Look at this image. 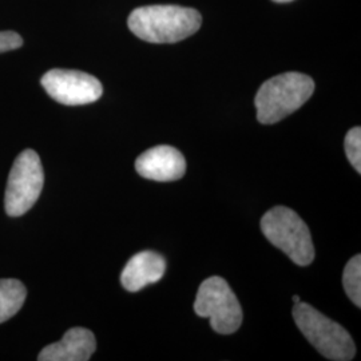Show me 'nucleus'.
Returning a JSON list of instances; mask_svg holds the SVG:
<instances>
[{
    "instance_id": "obj_9",
    "label": "nucleus",
    "mask_w": 361,
    "mask_h": 361,
    "mask_svg": "<svg viewBox=\"0 0 361 361\" xmlns=\"http://www.w3.org/2000/svg\"><path fill=\"white\" fill-rule=\"evenodd\" d=\"M97 349L94 334L86 328H71L61 341L47 345L39 353V361H87Z\"/></svg>"
},
{
    "instance_id": "obj_8",
    "label": "nucleus",
    "mask_w": 361,
    "mask_h": 361,
    "mask_svg": "<svg viewBox=\"0 0 361 361\" xmlns=\"http://www.w3.org/2000/svg\"><path fill=\"white\" fill-rule=\"evenodd\" d=\"M137 173L147 180L171 182L180 180L186 171V161L173 146H155L140 155L135 161Z\"/></svg>"
},
{
    "instance_id": "obj_16",
    "label": "nucleus",
    "mask_w": 361,
    "mask_h": 361,
    "mask_svg": "<svg viewBox=\"0 0 361 361\" xmlns=\"http://www.w3.org/2000/svg\"><path fill=\"white\" fill-rule=\"evenodd\" d=\"M300 301H301V300H300V297L293 296V302H295V304H296V302H300Z\"/></svg>"
},
{
    "instance_id": "obj_1",
    "label": "nucleus",
    "mask_w": 361,
    "mask_h": 361,
    "mask_svg": "<svg viewBox=\"0 0 361 361\" xmlns=\"http://www.w3.org/2000/svg\"><path fill=\"white\" fill-rule=\"evenodd\" d=\"M131 32L149 43H177L194 35L202 16L194 8L180 6H146L130 13Z\"/></svg>"
},
{
    "instance_id": "obj_6",
    "label": "nucleus",
    "mask_w": 361,
    "mask_h": 361,
    "mask_svg": "<svg viewBox=\"0 0 361 361\" xmlns=\"http://www.w3.org/2000/svg\"><path fill=\"white\" fill-rule=\"evenodd\" d=\"M44 173L37 152L27 149L16 157L7 180L4 197L6 213L20 217L38 201L43 190Z\"/></svg>"
},
{
    "instance_id": "obj_14",
    "label": "nucleus",
    "mask_w": 361,
    "mask_h": 361,
    "mask_svg": "<svg viewBox=\"0 0 361 361\" xmlns=\"http://www.w3.org/2000/svg\"><path fill=\"white\" fill-rule=\"evenodd\" d=\"M23 46V39L15 31H0V52L11 51Z\"/></svg>"
},
{
    "instance_id": "obj_11",
    "label": "nucleus",
    "mask_w": 361,
    "mask_h": 361,
    "mask_svg": "<svg viewBox=\"0 0 361 361\" xmlns=\"http://www.w3.org/2000/svg\"><path fill=\"white\" fill-rule=\"evenodd\" d=\"M27 289L25 284L15 279L0 280V324L10 320L26 301Z\"/></svg>"
},
{
    "instance_id": "obj_2",
    "label": "nucleus",
    "mask_w": 361,
    "mask_h": 361,
    "mask_svg": "<svg viewBox=\"0 0 361 361\" xmlns=\"http://www.w3.org/2000/svg\"><path fill=\"white\" fill-rule=\"evenodd\" d=\"M314 91L312 78L301 73H285L267 80L256 95L259 123L273 125L305 104Z\"/></svg>"
},
{
    "instance_id": "obj_12",
    "label": "nucleus",
    "mask_w": 361,
    "mask_h": 361,
    "mask_svg": "<svg viewBox=\"0 0 361 361\" xmlns=\"http://www.w3.org/2000/svg\"><path fill=\"white\" fill-rule=\"evenodd\" d=\"M343 286L349 300L357 307H361V256L356 255L349 259L343 273Z\"/></svg>"
},
{
    "instance_id": "obj_10",
    "label": "nucleus",
    "mask_w": 361,
    "mask_h": 361,
    "mask_svg": "<svg viewBox=\"0 0 361 361\" xmlns=\"http://www.w3.org/2000/svg\"><path fill=\"white\" fill-rule=\"evenodd\" d=\"M165 271V258L152 250H145L130 258L121 274V283L126 290L138 292L146 285L158 283Z\"/></svg>"
},
{
    "instance_id": "obj_3",
    "label": "nucleus",
    "mask_w": 361,
    "mask_h": 361,
    "mask_svg": "<svg viewBox=\"0 0 361 361\" xmlns=\"http://www.w3.org/2000/svg\"><path fill=\"white\" fill-rule=\"evenodd\" d=\"M261 231L271 245L283 250L300 267H308L314 259V246L310 228L295 210L276 207L264 214Z\"/></svg>"
},
{
    "instance_id": "obj_5",
    "label": "nucleus",
    "mask_w": 361,
    "mask_h": 361,
    "mask_svg": "<svg viewBox=\"0 0 361 361\" xmlns=\"http://www.w3.org/2000/svg\"><path fill=\"white\" fill-rule=\"evenodd\" d=\"M200 317H209L214 332L232 335L243 324V308L232 288L222 277H210L200 285L194 301Z\"/></svg>"
},
{
    "instance_id": "obj_4",
    "label": "nucleus",
    "mask_w": 361,
    "mask_h": 361,
    "mask_svg": "<svg viewBox=\"0 0 361 361\" xmlns=\"http://www.w3.org/2000/svg\"><path fill=\"white\" fill-rule=\"evenodd\" d=\"M293 319L297 328L324 357L329 360L349 361L356 355V345L348 332L307 302H296Z\"/></svg>"
},
{
    "instance_id": "obj_15",
    "label": "nucleus",
    "mask_w": 361,
    "mask_h": 361,
    "mask_svg": "<svg viewBox=\"0 0 361 361\" xmlns=\"http://www.w3.org/2000/svg\"><path fill=\"white\" fill-rule=\"evenodd\" d=\"M276 3H289V1H293V0H273Z\"/></svg>"
},
{
    "instance_id": "obj_7",
    "label": "nucleus",
    "mask_w": 361,
    "mask_h": 361,
    "mask_svg": "<svg viewBox=\"0 0 361 361\" xmlns=\"http://www.w3.org/2000/svg\"><path fill=\"white\" fill-rule=\"evenodd\" d=\"M40 83L54 101L66 106L92 104L104 94L97 78L77 70L54 68L42 77Z\"/></svg>"
},
{
    "instance_id": "obj_13",
    "label": "nucleus",
    "mask_w": 361,
    "mask_h": 361,
    "mask_svg": "<svg viewBox=\"0 0 361 361\" xmlns=\"http://www.w3.org/2000/svg\"><path fill=\"white\" fill-rule=\"evenodd\" d=\"M344 147L350 165L357 173H361V129L359 126L349 130Z\"/></svg>"
}]
</instances>
